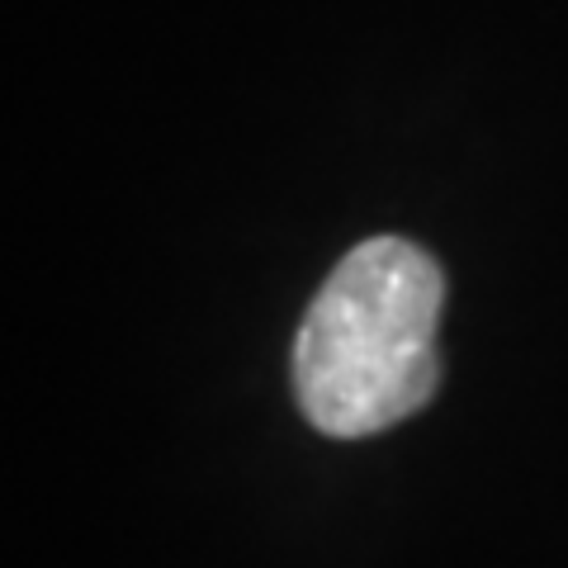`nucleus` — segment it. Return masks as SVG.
<instances>
[{
    "instance_id": "1",
    "label": "nucleus",
    "mask_w": 568,
    "mask_h": 568,
    "mask_svg": "<svg viewBox=\"0 0 568 568\" xmlns=\"http://www.w3.org/2000/svg\"><path fill=\"white\" fill-rule=\"evenodd\" d=\"M446 280L422 246L369 237L313 294L294 342V394L323 436L361 440L407 422L440 384Z\"/></svg>"
}]
</instances>
